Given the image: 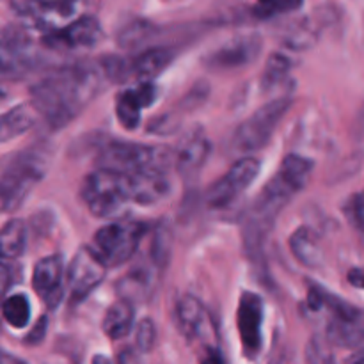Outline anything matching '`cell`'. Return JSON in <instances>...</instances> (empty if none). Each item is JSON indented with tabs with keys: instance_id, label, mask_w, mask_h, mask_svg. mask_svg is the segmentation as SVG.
Listing matches in <instances>:
<instances>
[{
	"instance_id": "cell-1",
	"label": "cell",
	"mask_w": 364,
	"mask_h": 364,
	"mask_svg": "<svg viewBox=\"0 0 364 364\" xmlns=\"http://www.w3.org/2000/svg\"><path fill=\"white\" fill-rule=\"evenodd\" d=\"M110 84L102 59L59 68L32 85V105L52 128L75 119Z\"/></svg>"
},
{
	"instance_id": "cell-2",
	"label": "cell",
	"mask_w": 364,
	"mask_h": 364,
	"mask_svg": "<svg viewBox=\"0 0 364 364\" xmlns=\"http://www.w3.org/2000/svg\"><path fill=\"white\" fill-rule=\"evenodd\" d=\"M297 194L279 174L272 178L263 187L256 201L249 208L244 219L242 237L247 258L258 270H267L265 267V242L272 231L274 223L283 212L284 206Z\"/></svg>"
},
{
	"instance_id": "cell-3",
	"label": "cell",
	"mask_w": 364,
	"mask_h": 364,
	"mask_svg": "<svg viewBox=\"0 0 364 364\" xmlns=\"http://www.w3.org/2000/svg\"><path fill=\"white\" fill-rule=\"evenodd\" d=\"M98 162L100 167L123 174L167 173L174 162V151L166 146L110 141L100 151Z\"/></svg>"
},
{
	"instance_id": "cell-4",
	"label": "cell",
	"mask_w": 364,
	"mask_h": 364,
	"mask_svg": "<svg viewBox=\"0 0 364 364\" xmlns=\"http://www.w3.org/2000/svg\"><path fill=\"white\" fill-rule=\"evenodd\" d=\"M80 196L89 212L100 219L117 215L128 203H134L130 178L105 167L85 176Z\"/></svg>"
},
{
	"instance_id": "cell-5",
	"label": "cell",
	"mask_w": 364,
	"mask_h": 364,
	"mask_svg": "<svg viewBox=\"0 0 364 364\" xmlns=\"http://www.w3.org/2000/svg\"><path fill=\"white\" fill-rule=\"evenodd\" d=\"M308 304L313 311L327 309L331 313L327 326V340L338 347H359L364 345V311L341 301L336 295L313 287L308 295Z\"/></svg>"
},
{
	"instance_id": "cell-6",
	"label": "cell",
	"mask_w": 364,
	"mask_h": 364,
	"mask_svg": "<svg viewBox=\"0 0 364 364\" xmlns=\"http://www.w3.org/2000/svg\"><path fill=\"white\" fill-rule=\"evenodd\" d=\"M48 169V155L39 149L21 153L0 176V212H13L27 199Z\"/></svg>"
},
{
	"instance_id": "cell-7",
	"label": "cell",
	"mask_w": 364,
	"mask_h": 364,
	"mask_svg": "<svg viewBox=\"0 0 364 364\" xmlns=\"http://www.w3.org/2000/svg\"><path fill=\"white\" fill-rule=\"evenodd\" d=\"M100 0H11L14 13L46 32L59 31L77 18L91 14Z\"/></svg>"
},
{
	"instance_id": "cell-8",
	"label": "cell",
	"mask_w": 364,
	"mask_h": 364,
	"mask_svg": "<svg viewBox=\"0 0 364 364\" xmlns=\"http://www.w3.org/2000/svg\"><path fill=\"white\" fill-rule=\"evenodd\" d=\"M291 107L290 96H281L259 107L252 116L242 121L231 137V149L235 153H255L270 141L279 121Z\"/></svg>"
},
{
	"instance_id": "cell-9",
	"label": "cell",
	"mask_w": 364,
	"mask_h": 364,
	"mask_svg": "<svg viewBox=\"0 0 364 364\" xmlns=\"http://www.w3.org/2000/svg\"><path fill=\"white\" fill-rule=\"evenodd\" d=\"M146 233L144 223L107 224L95 233V251L107 267L116 269L134 258Z\"/></svg>"
},
{
	"instance_id": "cell-10",
	"label": "cell",
	"mask_w": 364,
	"mask_h": 364,
	"mask_svg": "<svg viewBox=\"0 0 364 364\" xmlns=\"http://www.w3.org/2000/svg\"><path fill=\"white\" fill-rule=\"evenodd\" d=\"M174 315H176L178 329L191 343L203 348L217 347L215 323L199 299L192 295H181L174 308Z\"/></svg>"
},
{
	"instance_id": "cell-11",
	"label": "cell",
	"mask_w": 364,
	"mask_h": 364,
	"mask_svg": "<svg viewBox=\"0 0 364 364\" xmlns=\"http://www.w3.org/2000/svg\"><path fill=\"white\" fill-rule=\"evenodd\" d=\"M259 174V162L255 156H244L231 166V169L212 185L206 192V203L210 208H228L237 201Z\"/></svg>"
},
{
	"instance_id": "cell-12",
	"label": "cell",
	"mask_w": 364,
	"mask_h": 364,
	"mask_svg": "<svg viewBox=\"0 0 364 364\" xmlns=\"http://www.w3.org/2000/svg\"><path fill=\"white\" fill-rule=\"evenodd\" d=\"M109 267L103 263L98 252L91 247H82L75 252L68 265V294L71 302H82L92 290L102 284Z\"/></svg>"
},
{
	"instance_id": "cell-13",
	"label": "cell",
	"mask_w": 364,
	"mask_h": 364,
	"mask_svg": "<svg viewBox=\"0 0 364 364\" xmlns=\"http://www.w3.org/2000/svg\"><path fill=\"white\" fill-rule=\"evenodd\" d=\"M103 38L100 21L92 14L77 18L59 31L46 32L43 36V45L55 52H70V50H85L98 45Z\"/></svg>"
},
{
	"instance_id": "cell-14",
	"label": "cell",
	"mask_w": 364,
	"mask_h": 364,
	"mask_svg": "<svg viewBox=\"0 0 364 364\" xmlns=\"http://www.w3.org/2000/svg\"><path fill=\"white\" fill-rule=\"evenodd\" d=\"M262 323H263V301L252 291H244L238 301L237 327L240 334L242 348L247 358H256L262 350Z\"/></svg>"
},
{
	"instance_id": "cell-15",
	"label": "cell",
	"mask_w": 364,
	"mask_h": 364,
	"mask_svg": "<svg viewBox=\"0 0 364 364\" xmlns=\"http://www.w3.org/2000/svg\"><path fill=\"white\" fill-rule=\"evenodd\" d=\"M259 50H262V41H259L258 36L237 38L208 53L205 57V64L208 66V70L215 71L238 70V68L251 64L258 57Z\"/></svg>"
},
{
	"instance_id": "cell-16",
	"label": "cell",
	"mask_w": 364,
	"mask_h": 364,
	"mask_svg": "<svg viewBox=\"0 0 364 364\" xmlns=\"http://www.w3.org/2000/svg\"><path fill=\"white\" fill-rule=\"evenodd\" d=\"M210 151H212V144L201 128H196L191 134L185 135L174 151V166L180 176L185 180H192L203 169Z\"/></svg>"
},
{
	"instance_id": "cell-17",
	"label": "cell",
	"mask_w": 364,
	"mask_h": 364,
	"mask_svg": "<svg viewBox=\"0 0 364 364\" xmlns=\"http://www.w3.org/2000/svg\"><path fill=\"white\" fill-rule=\"evenodd\" d=\"M156 98L153 82H139L135 87L124 89L116 96V116L124 130H135L141 123V112Z\"/></svg>"
},
{
	"instance_id": "cell-18",
	"label": "cell",
	"mask_w": 364,
	"mask_h": 364,
	"mask_svg": "<svg viewBox=\"0 0 364 364\" xmlns=\"http://www.w3.org/2000/svg\"><path fill=\"white\" fill-rule=\"evenodd\" d=\"M64 263L60 256H46L39 259L32 274V287L41 295L48 308H57L63 299Z\"/></svg>"
},
{
	"instance_id": "cell-19",
	"label": "cell",
	"mask_w": 364,
	"mask_h": 364,
	"mask_svg": "<svg viewBox=\"0 0 364 364\" xmlns=\"http://www.w3.org/2000/svg\"><path fill=\"white\" fill-rule=\"evenodd\" d=\"M173 57V50L162 46L146 50L132 60H127V78L132 77L139 82H151L169 66Z\"/></svg>"
},
{
	"instance_id": "cell-20",
	"label": "cell",
	"mask_w": 364,
	"mask_h": 364,
	"mask_svg": "<svg viewBox=\"0 0 364 364\" xmlns=\"http://www.w3.org/2000/svg\"><path fill=\"white\" fill-rule=\"evenodd\" d=\"M132 183L134 203L139 205H153L166 198L169 192V178L167 173H141L127 174Z\"/></svg>"
},
{
	"instance_id": "cell-21",
	"label": "cell",
	"mask_w": 364,
	"mask_h": 364,
	"mask_svg": "<svg viewBox=\"0 0 364 364\" xmlns=\"http://www.w3.org/2000/svg\"><path fill=\"white\" fill-rule=\"evenodd\" d=\"M38 110L32 103H21L0 116V144L27 134L38 123Z\"/></svg>"
},
{
	"instance_id": "cell-22",
	"label": "cell",
	"mask_w": 364,
	"mask_h": 364,
	"mask_svg": "<svg viewBox=\"0 0 364 364\" xmlns=\"http://www.w3.org/2000/svg\"><path fill=\"white\" fill-rule=\"evenodd\" d=\"M134 318L135 311L130 299H119L107 309L105 316H103V333L114 341L123 340L130 334L132 327H134Z\"/></svg>"
},
{
	"instance_id": "cell-23",
	"label": "cell",
	"mask_w": 364,
	"mask_h": 364,
	"mask_svg": "<svg viewBox=\"0 0 364 364\" xmlns=\"http://www.w3.org/2000/svg\"><path fill=\"white\" fill-rule=\"evenodd\" d=\"M290 249L299 263L308 269H316L323 263V251L315 231L302 226L291 235Z\"/></svg>"
},
{
	"instance_id": "cell-24",
	"label": "cell",
	"mask_w": 364,
	"mask_h": 364,
	"mask_svg": "<svg viewBox=\"0 0 364 364\" xmlns=\"http://www.w3.org/2000/svg\"><path fill=\"white\" fill-rule=\"evenodd\" d=\"M27 247V228L20 219H13L0 230V259H14Z\"/></svg>"
},
{
	"instance_id": "cell-25",
	"label": "cell",
	"mask_w": 364,
	"mask_h": 364,
	"mask_svg": "<svg viewBox=\"0 0 364 364\" xmlns=\"http://www.w3.org/2000/svg\"><path fill=\"white\" fill-rule=\"evenodd\" d=\"M27 43L16 38L0 39V77L21 70L28 63Z\"/></svg>"
},
{
	"instance_id": "cell-26",
	"label": "cell",
	"mask_w": 364,
	"mask_h": 364,
	"mask_svg": "<svg viewBox=\"0 0 364 364\" xmlns=\"http://www.w3.org/2000/svg\"><path fill=\"white\" fill-rule=\"evenodd\" d=\"M313 173V162L309 159H304L301 155H288L284 156L283 164H281L279 176L290 185L295 191H302L308 185L309 176Z\"/></svg>"
},
{
	"instance_id": "cell-27",
	"label": "cell",
	"mask_w": 364,
	"mask_h": 364,
	"mask_svg": "<svg viewBox=\"0 0 364 364\" xmlns=\"http://www.w3.org/2000/svg\"><path fill=\"white\" fill-rule=\"evenodd\" d=\"M0 311H2L4 320L14 329H23L28 320H31V304H28V299L23 294H16L4 299Z\"/></svg>"
},
{
	"instance_id": "cell-28",
	"label": "cell",
	"mask_w": 364,
	"mask_h": 364,
	"mask_svg": "<svg viewBox=\"0 0 364 364\" xmlns=\"http://www.w3.org/2000/svg\"><path fill=\"white\" fill-rule=\"evenodd\" d=\"M291 63L287 55L283 53H272L267 60L265 71L262 75V87L263 89H272L276 85H279L281 82L287 78V75L290 73Z\"/></svg>"
},
{
	"instance_id": "cell-29",
	"label": "cell",
	"mask_w": 364,
	"mask_h": 364,
	"mask_svg": "<svg viewBox=\"0 0 364 364\" xmlns=\"http://www.w3.org/2000/svg\"><path fill=\"white\" fill-rule=\"evenodd\" d=\"M153 32H155V25L144 20H137L134 21V23L127 25V27L119 32V45L124 46V48L141 46L142 43H146L151 38Z\"/></svg>"
},
{
	"instance_id": "cell-30",
	"label": "cell",
	"mask_w": 364,
	"mask_h": 364,
	"mask_svg": "<svg viewBox=\"0 0 364 364\" xmlns=\"http://www.w3.org/2000/svg\"><path fill=\"white\" fill-rule=\"evenodd\" d=\"M304 0H258L256 14L263 18H270L274 14L291 13V11L301 9Z\"/></svg>"
},
{
	"instance_id": "cell-31",
	"label": "cell",
	"mask_w": 364,
	"mask_h": 364,
	"mask_svg": "<svg viewBox=\"0 0 364 364\" xmlns=\"http://www.w3.org/2000/svg\"><path fill=\"white\" fill-rule=\"evenodd\" d=\"M156 343V326L151 318H142L139 322L137 331H135V345L139 352L148 354L153 350Z\"/></svg>"
},
{
	"instance_id": "cell-32",
	"label": "cell",
	"mask_w": 364,
	"mask_h": 364,
	"mask_svg": "<svg viewBox=\"0 0 364 364\" xmlns=\"http://www.w3.org/2000/svg\"><path fill=\"white\" fill-rule=\"evenodd\" d=\"M345 213H347L350 223L358 230L364 231V188L361 192H358V194L352 196L350 201L345 205Z\"/></svg>"
},
{
	"instance_id": "cell-33",
	"label": "cell",
	"mask_w": 364,
	"mask_h": 364,
	"mask_svg": "<svg viewBox=\"0 0 364 364\" xmlns=\"http://www.w3.org/2000/svg\"><path fill=\"white\" fill-rule=\"evenodd\" d=\"M308 361L309 364H334L333 355H331L316 340H313L311 343H309Z\"/></svg>"
},
{
	"instance_id": "cell-34",
	"label": "cell",
	"mask_w": 364,
	"mask_h": 364,
	"mask_svg": "<svg viewBox=\"0 0 364 364\" xmlns=\"http://www.w3.org/2000/svg\"><path fill=\"white\" fill-rule=\"evenodd\" d=\"M13 284V272H11V267L0 259V304L4 301V295L7 294V290Z\"/></svg>"
},
{
	"instance_id": "cell-35",
	"label": "cell",
	"mask_w": 364,
	"mask_h": 364,
	"mask_svg": "<svg viewBox=\"0 0 364 364\" xmlns=\"http://www.w3.org/2000/svg\"><path fill=\"white\" fill-rule=\"evenodd\" d=\"M45 331H46V318H41L34 326L32 333L28 334L27 338H25V341H27L28 345H38L39 341H41L43 338H45Z\"/></svg>"
},
{
	"instance_id": "cell-36",
	"label": "cell",
	"mask_w": 364,
	"mask_h": 364,
	"mask_svg": "<svg viewBox=\"0 0 364 364\" xmlns=\"http://www.w3.org/2000/svg\"><path fill=\"white\" fill-rule=\"evenodd\" d=\"M347 279L352 287L364 290V267H355V269L348 270Z\"/></svg>"
},
{
	"instance_id": "cell-37",
	"label": "cell",
	"mask_w": 364,
	"mask_h": 364,
	"mask_svg": "<svg viewBox=\"0 0 364 364\" xmlns=\"http://www.w3.org/2000/svg\"><path fill=\"white\" fill-rule=\"evenodd\" d=\"M201 364H224L223 355H220L219 348H205V354L201 358Z\"/></svg>"
},
{
	"instance_id": "cell-38",
	"label": "cell",
	"mask_w": 364,
	"mask_h": 364,
	"mask_svg": "<svg viewBox=\"0 0 364 364\" xmlns=\"http://www.w3.org/2000/svg\"><path fill=\"white\" fill-rule=\"evenodd\" d=\"M0 364H27V363L21 361V359H18L16 355H11V354H7V352L0 350Z\"/></svg>"
},
{
	"instance_id": "cell-39",
	"label": "cell",
	"mask_w": 364,
	"mask_h": 364,
	"mask_svg": "<svg viewBox=\"0 0 364 364\" xmlns=\"http://www.w3.org/2000/svg\"><path fill=\"white\" fill-rule=\"evenodd\" d=\"M347 364H364V348L363 350L355 352V354H352L350 358L347 359Z\"/></svg>"
},
{
	"instance_id": "cell-40",
	"label": "cell",
	"mask_w": 364,
	"mask_h": 364,
	"mask_svg": "<svg viewBox=\"0 0 364 364\" xmlns=\"http://www.w3.org/2000/svg\"><path fill=\"white\" fill-rule=\"evenodd\" d=\"M91 364H112V363H110V359L107 358V355H95Z\"/></svg>"
}]
</instances>
